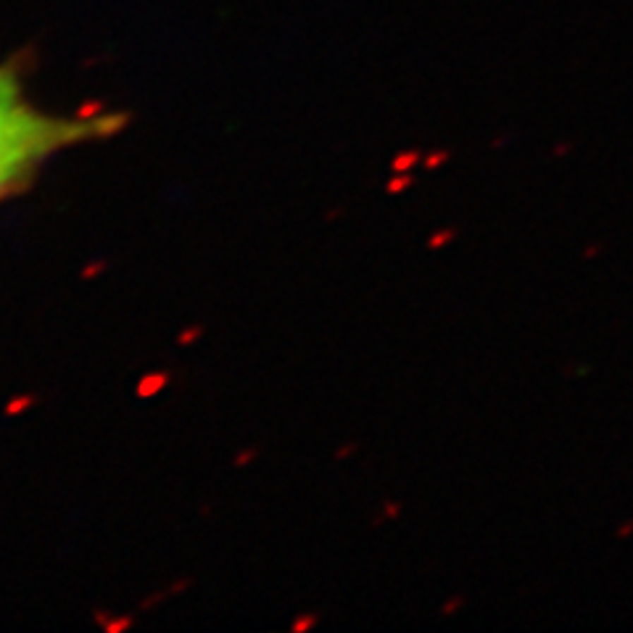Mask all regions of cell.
I'll return each mask as SVG.
<instances>
[{
    "mask_svg": "<svg viewBox=\"0 0 633 633\" xmlns=\"http://www.w3.org/2000/svg\"><path fill=\"white\" fill-rule=\"evenodd\" d=\"M631 533H633V523H625L623 528L617 531V536H620V538H625V536H631Z\"/></svg>",
    "mask_w": 633,
    "mask_h": 633,
    "instance_id": "7a4b0ae2",
    "label": "cell"
},
{
    "mask_svg": "<svg viewBox=\"0 0 633 633\" xmlns=\"http://www.w3.org/2000/svg\"><path fill=\"white\" fill-rule=\"evenodd\" d=\"M121 114H53L27 95L16 64H0V201L21 193L59 153L111 138Z\"/></svg>",
    "mask_w": 633,
    "mask_h": 633,
    "instance_id": "6da1fadb",
    "label": "cell"
}]
</instances>
